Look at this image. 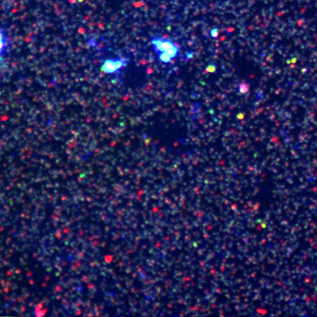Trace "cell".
I'll return each instance as SVG.
<instances>
[{"instance_id":"3957f363","label":"cell","mask_w":317,"mask_h":317,"mask_svg":"<svg viewBox=\"0 0 317 317\" xmlns=\"http://www.w3.org/2000/svg\"><path fill=\"white\" fill-rule=\"evenodd\" d=\"M6 46V38L5 34L0 31V55L5 50Z\"/></svg>"},{"instance_id":"6da1fadb","label":"cell","mask_w":317,"mask_h":317,"mask_svg":"<svg viewBox=\"0 0 317 317\" xmlns=\"http://www.w3.org/2000/svg\"><path fill=\"white\" fill-rule=\"evenodd\" d=\"M151 45L158 61L163 64H170L180 54L178 44L169 37L153 35L151 38Z\"/></svg>"},{"instance_id":"7a4b0ae2","label":"cell","mask_w":317,"mask_h":317,"mask_svg":"<svg viewBox=\"0 0 317 317\" xmlns=\"http://www.w3.org/2000/svg\"><path fill=\"white\" fill-rule=\"evenodd\" d=\"M126 65L127 59L124 57H108L102 62L100 70L105 74L112 75L123 70Z\"/></svg>"}]
</instances>
